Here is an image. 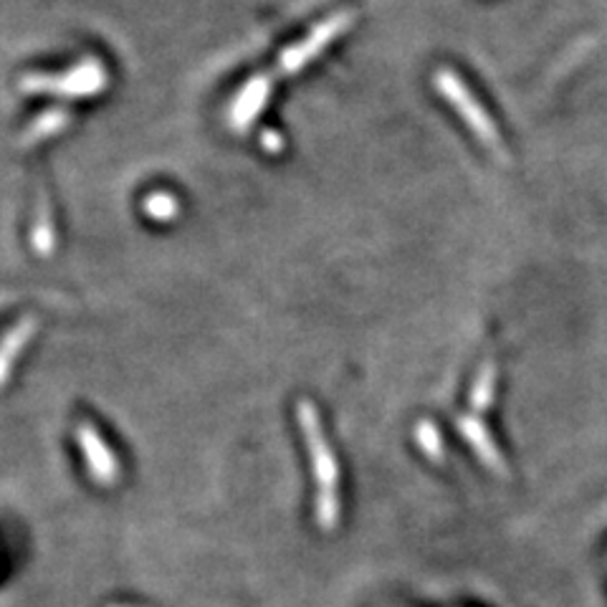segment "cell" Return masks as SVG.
<instances>
[{"instance_id":"5","label":"cell","mask_w":607,"mask_h":607,"mask_svg":"<svg viewBox=\"0 0 607 607\" xmlns=\"http://www.w3.org/2000/svg\"><path fill=\"white\" fill-rule=\"evenodd\" d=\"M494 390H496V365L486 362L481 367V372H478V380H476L474 390H471V405H474V408L476 410L489 408V402L494 398Z\"/></svg>"},{"instance_id":"4","label":"cell","mask_w":607,"mask_h":607,"mask_svg":"<svg viewBox=\"0 0 607 607\" xmlns=\"http://www.w3.org/2000/svg\"><path fill=\"white\" fill-rule=\"evenodd\" d=\"M458 428H461V434L471 440L474 448L478 450V454H481L486 464H494V468L501 466L499 450L494 448V440L489 434H486V428L481 426V422H478L476 418H461L458 420Z\"/></svg>"},{"instance_id":"1","label":"cell","mask_w":607,"mask_h":607,"mask_svg":"<svg viewBox=\"0 0 607 607\" xmlns=\"http://www.w3.org/2000/svg\"><path fill=\"white\" fill-rule=\"evenodd\" d=\"M434 81H436L438 94L446 97L448 105L454 107L458 115H461V119L468 125V130L478 137V142H481L484 147H489L496 158L506 160L501 135H499V130H496L491 115L486 112V109L481 107V101L474 97V91L464 84V79L450 69H438Z\"/></svg>"},{"instance_id":"7","label":"cell","mask_w":607,"mask_h":607,"mask_svg":"<svg viewBox=\"0 0 607 607\" xmlns=\"http://www.w3.org/2000/svg\"><path fill=\"white\" fill-rule=\"evenodd\" d=\"M261 145L266 147L269 152H281L283 150V137L276 132V130H266L261 135Z\"/></svg>"},{"instance_id":"2","label":"cell","mask_w":607,"mask_h":607,"mask_svg":"<svg viewBox=\"0 0 607 607\" xmlns=\"http://www.w3.org/2000/svg\"><path fill=\"white\" fill-rule=\"evenodd\" d=\"M355 18H357L355 11H337L335 16L311 26V31L304 36V39L281 51L279 63H276V73H279V77H291V73L309 67V63L315 61L319 53H325L339 36L352 29Z\"/></svg>"},{"instance_id":"6","label":"cell","mask_w":607,"mask_h":607,"mask_svg":"<svg viewBox=\"0 0 607 607\" xmlns=\"http://www.w3.org/2000/svg\"><path fill=\"white\" fill-rule=\"evenodd\" d=\"M147 213H150L152 218L168 220L178 213V202H175V198L165 196V192H158V196H152L150 200H147Z\"/></svg>"},{"instance_id":"3","label":"cell","mask_w":607,"mask_h":607,"mask_svg":"<svg viewBox=\"0 0 607 607\" xmlns=\"http://www.w3.org/2000/svg\"><path fill=\"white\" fill-rule=\"evenodd\" d=\"M273 89V79L266 77V73H256V77L248 81V84L238 91L233 105H231V125L238 132H246L259 115L269 105Z\"/></svg>"}]
</instances>
